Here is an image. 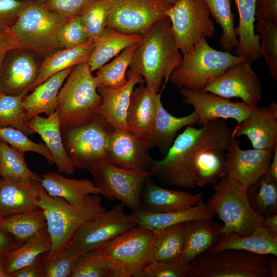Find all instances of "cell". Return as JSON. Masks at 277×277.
Here are the masks:
<instances>
[{
	"mask_svg": "<svg viewBox=\"0 0 277 277\" xmlns=\"http://www.w3.org/2000/svg\"><path fill=\"white\" fill-rule=\"evenodd\" d=\"M131 215L137 225L155 233L176 224L197 219H213L215 216L203 200L186 209L153 212L142 208Z\"/></svg>",
	"mask_w": 277,
	"mask_h": 277,
	"instance_id": "cell-26",
	"label": "cell"
},
{
	"mask_svg": "<svg viewBox=\"0 0 277 277\" xmlns=\"http://www.w3.org/2000/svg\"><path fill=\"white\" fill-rule=\"evenodd\" d=\"M39 205L45 217L51 246L42 255L43 260H50L61 251L71 246L78 230L86 222L104 213L99 194L87 196L81 205L76 206L65 200L49 195L41 186Z\"/></svg>",
	"mask_w": 277,
	"mask_h": 277,
	"instance_id": "cell-3",
	"label": "cell"
},
{
	"mask_svg": "<svg viewBox=\"0 0 277 277\" xmlns=\"http://www.w3.org/2000/svg\"><path fill=\"white\" fill-rule=\"evenodd\" d=\"M127 83L118 88H97L102 98L100 115L113 129L128 131L126 115L130 97L135 86L145 81L140 75L129 69Z\"/></svg>",
	"mask_w": 277,
	"mask_h": 277,
	"instance_id": "cell-22",
	"label": "cell"
},
{
	"mask_svg": "<svg viewBox=\"0 0 277 277\" xmlns=\"http://www.w3.org/2000/svg\"><path fill=\"white\" fill-rule=\"evenodd\" d=\"M113 129L101 117L78 126L61 128L65 148L75 169L91 173L102 164L110 163L107 142Z\"/></svg>",
	"mask_w": 277,
	"mask_h": 277,
	"instance_id": "cell-10",
	"label": "cell"
},
{
	"mask_svg": "<svg viewBox=\"0 0 277 277\" xmlns=\"http://www.w3.org/2000/svg\"><path fill=\"white\" fill-rule=\"evenodd\" d=\"M91 1L46 0L43 4L48 10L70 19L78 15Z\"/></svg>",
	"mask_w": 277,
	"mask_h": 277,
	"instance_id": "cell-51",
	"label": "cell"
},
{
	"mask_svg": "<svg viewBox=\"0 0 277 277\" xmlns=\"http://www.w3.org/2000/svg\"><path fill=\"white\" fill-rule=\"evenodd\" d=\"M180 94L183 102L193 107L199 125L219 119H232L238 124L256 107L243 102H232L202 90L181 88Z\"/></svg>",
	"mask_w": 277,
	"mask_h": 277,
	"instance_id": "cell-16",
	"label": "cell"
},
{
	"mask_svg": "<svg viewBox=\"0 0 277 277\" xmlns=\"http://www.w3.org/2000/svg\"><path fill=\"white\" fill-rule=\"evenodd\" d=\"M18 49L21 47L11 28L0 27V66L10 51Z\"/></svg>",
	"mask_w": 277,
	"mask_h": 277,
	"instance_id": "cell-53",
	"label": "cell"
},
{
	"mask_svg": "<svg viewBox=\"0 0 277 277\" xmlns=\"http://www.w3.org/2000/svg\"><path fill=\"white\" fill-rule=\"evenodd\" d=\"M232 130L222 119L208 122L199 127L188 126L175 137L165 156L153 160L149 172L160 182L192 189L196 186L193 164L201 152L209 148L226 150Z\"/></svg>",
	"mask_w": 277,
	"mask_h": 277,
	"instance_id": "cell-1",
	"label": "cell"
},
{
	"mask_svg": "<svg viewBox=\"0 0 277 277\" xmlns=\"http://www.w3.org/2000/svg\"><path fill=\"white\" fill-rule=\"evenodd\" d=\"M121 203L84 224L71 246L81 253L90 252L137 225L132 216L124 211Z\"/></svg>",
	"mask_w": 277,
	"mask_h": 277,
	"instance_id": "cell-14",
	"label": "cell"
},
{
	"mask_svg": "<svg viewBox=\"0 0 277 277\" xmlns=\"http://www.w3.org/2000/svg\"><path fill=\"white\" fill-rule=\"evenodd\" d=\"M89 40L79 15L68 19L61 27L57 35L60 48H74Z\"/></svg>",
	"mask_w": 277,
	"mask_h": 277,
	"instance_id": "cell-49",
	"label": "cell"
},
{
	"mask_svg": "<svg viewBox=\"0 0 277 277\" xmlns=\"http://www.w3.org/2000/svg\"><path fill=\"white\" fill-rule=\"evenodd\" d=\"M166 1H167L172 4H174L175 2L176 1V0H165Z\"/></svg>",
	"mask_w": 277,
	"mask_h": 277,
	"instance_id": "cell-61",
	"label": "cell"
},
{
	"mask_svg": "<svg viewBox=\"0 0 277 277\" xmlns=\"http://www.w3.org/2000/svg\"><path fill=\"white\" fill-rule=\"evenodd\" d=\"M210 15L222 30L219 42L225 51L236 48L239 41L234 27V15L231 8L230 0H203Z\"/></svg>",
	"mask_w": 277,
	"mask_h": 277,
	"instance_id": "cell-41",
	"label": "cell"
},
{
	"mask_svg": "<svg viewBox=\"0 0 277 277\" xmlns=\"http://www.w3.org/2000/svg\"><path fill=\"white\" fill-rule=\"evenodd\" d=\"M226 152V150L209 148L197 155L193 164L196 186L213 185L227 175Z\"/></svg>",
	"mask_w": 277,
	"mask_h": 277,
	"instance_id": "cell-35",
	"label": "cell"
},
{
	"mask_svg": "<svg viewBox=\"0 0 277 277\" xmlns=\"http://www.w3.org/2000/svg\"><path fill=\"white\" fill-rule=\"evenodd\" d=\"M244 135L253 148L273 151L277 144V104L256 106L250 115L237 124L232 137Z\"/></svg>",
	"mask_w": 277,
	"mask_h": 277,
	"instance_id": "cell-20",
	"label": "cell"
},
{
	"mask_svg": "<svg viewBox=\"0 0 277 277\" xmlns=\"http://www.w3.org/2000/svg\"><path fill=\"white\" fill-rule=\"evenodd\" d=\"M156 234L136 225L88 253L109 268L110 277H142L152 261Z\"/></svg>",
	"mask_w": 277,
	"mask_h": 277,
	"instance_id": "cell-4",
	"label": "cell"
},
{
	"mask_svg": "<svg viewBox=\"0 0 277 277\" xmlns=\"http://www.w3.org/2000/svg\"><path fill=\"white\" fill-rule=\"evenodd\" d=\"M139 34H128L107 28L95 42L93 50L88 60L92 72L97 70L109 60L118 55L127 47L138 43Z\"/></svg>",
	"mask_w": 277,
	"mask_h": 277,
	"instance_id": "cell-34",
	"label": "cell"
},
{
	"mask_svg": "<svg viewBox=\"0 0 277 277\" xmlns=\"http://www.w3.org/2000/svg\"><path fill=\"white\" fill-rule=\"evenodd\" d=\"M166 15L182 55L201 39L214 35V23L203 0H176Z\"/></svg>",
	"mask_w": 277,
	"mask_h": 277,
	"instance_id": "cell-11",
	"label": "cell"
},
{
	"mask_svg": "<svg viewBox=\"0 0 277 277\" xmlns=\"http://www.w3.org/2000/svg\"><path fill=\"white\" fill-rule=\"evenodd\" d=\"M70 67L54 74L35 87L33 91L23 99L28 121L44 113L47 116L55 112L58 103V95L65 81L73 69Z\"/></svg>",
	"mask_w": 277,
	"mask_h": 277,
	"instance_id": "cell-27",
	"label": "cell"
},
{
	"mask_svg": "<svg viewBox=\"0 0 277 277\" xmlns=\"http://www.w3.org/2000/svg\"><path fill=\"white\" fill-rule=\"evenodd\" d=\"M0 177H1V176H0Z\"/></svg>",
	"mask_w": 277,
	"mask_h": 277,
	"instance_id": "cell-63",
	"label": "cell"
},
{
	"mask_svg": "<svg viewBox=\"0 0 277 277\" xmlns=\"http://www.w3.org/2000/svg\"><path fill=\"white\" fill-rule=\"evenodd\" d=\"M239 13V24L235 28L239 43L235 55L251 63L260 58V36L255 33L256 0H235Z\"/></svg>",
	"mask_w": 277,
	"mask_h": 277,
	"instance_id": "cell-31",
	"label": "cell"
},
{
	"mask_svg": "<svg viewBox=\"0 0 277 277\" xmlns=\"http://www.w3.org/2000/svg\"><path fill=\"white\" fill-rule=\"evenodd\" d=\"M24 154L0 140L1 177L39 181L41 176L29 169Z\"/></svg>",
	"mask_w": 277,
	"mask_h": 277,
	"instance_id": "cell-42",
	"label": "cell"
},
{
	"mask_svg": "<svg viewBox=\"0 0 277 277\" xmlns=\"http://www.w3.org/2000/svg\"><path fill=\"white\" fill-rule=\"evenodd\" d=\"M138 43L127 47L110 63L97 70L95 77L97 88H118L127 83L126 73Z\"/></svg>",
	"mask_w": 277,
	"mask_h": 277,
	"instance_id": "cell-38",
	"label": "cell"
},
{
	"mask_svg": "<svg viewBox=\"0 0 277 277\" xmlns=\"http://www.w3.org/2000/svg\"><path fill=\"white\" fill-rule=\"evenodd\" d=\"M261 226L270 233L277 235V213L263 217Z\"/></svg>",
	"mask_w": 277,
	"mask_h": 277,
	"instance_id": "cell-57",
	"label": "cell"
},
{
	"mask_svg": "<svg viewBox=\"0 0 277 277\" xmlns=\"http://www.w3.org/2000/svg\"><path fill=\"white\" fill-rule=\"evenodd\" d=\"M229 249L277 256V235L270 233L260 226L248 235L235 233L222 235L217 243L209 250L220 251Z\"/></svg>",
	"mask_w": 277,
	"mask_h": 277,
	"instance_id": "cell-32",
	"label": "cell"
},
{
	"mask_svg": "<svg viewBox=\"0 0 277 277\" xmlns=\"http://www.w3.org/2000/svg\"><path fill=\"white\" fill-rule=\"evenodd\" d=\"M39 3L44 4L46 0H37Z\"/></svg>",
	"mask_w": 277,
	"mask_h": 277,
	"instance_id": "cell-62",
	"label": "cell"
},
{
	"mask_svg": "<svg viewBox=\"0 0 277 277\" xmlns=\"http://www.w3.org/2000/svg\"><path fill=\"white\" fill-rule=\"evenodd\" d=\"M45 228H47V223L42 209L0 220V229L22 243Z\"/></svg>",
	"mask_w": 277,
	"mask_h": 277,
	"instance_id": "cell-39",
	"label": "cell"
},
{
	"mask_svg": "<svg viewBox=\"0 0 277 277\" xmlns=\"http://www.w3.org/2000/svg\"><path fill=\"white\" fill-rule=\"evenodd\" d=\"M73 246L63 249L54 259L43 260V277H70L73 265L81 254Z\"/></svg>",
	"mask_w": 277,
	"mask_h": 277,
	"instance_id": "cell-47",
	"label": "cell"
},
{
	"mask_svg": "<svg viewBox=\"0 0 277 277\" xmlns=\"http://www.w3.org/2000/svg\"><path fill=\"white\" fill-rule=\"evenodd\" d=\"M27 125L35 133L38 134L50 151L58 172L73 175L75 168L64 145L56 110L47 117L36 116Z\"/></svg>",
	"mask_w": 277,
	"mask_h": 277,
	"instance_id": "cell-25",
	"label": "cell"
},
{
	"mask_svg": "<svg viewBox=\"0 0 277 277\" xmlns=\"http://www.w3.org/2000/svg\"><path fill=\"white\" fill-rule=\"evenodd\" d=\"M255 29L260 36V56L263 57L271 77L277 81V22L256 19Z\"/></svg>",
	"mask_w": 277,
	"mask_h": 277,
	"instance_id": "cell-45",
	"label": "cell"
},
{
	"mask_svg": "<svg viewBox=\"0 0 277 277\" xmlns=\"http://www.w3.org/2000/svg\"><path fill=\"white\" fill-rule=\"evenodd\" d=\"M261 89L258 75L247 60L230 67L202 90L227 99L239 98L248 105L258 106Z\"/></svg>",
	"mask_w": 277,
	"mask_h": 277,
	"instance_id": "cell-15",
	"label": "cell"
},
{
	"mask_svg": "<svg viewBox=\"0 0 277 277\" xmlns=\"http://www.w3.org/2000/svg\"><path fill=\"white\" fill-rule=\"evenodd\" d=\"M152 149L148 141L128 131L113 129L107 142V152L110 162L121 168L149 172L153 159L149 150Z\"/></svg>",
	"mask_w": 277,
	"mask_h": 277,
	"instance_id": "cell-18",
	"label": "cell"
},
{
	"mask_svg": "<svg viewBox=\"0 0 277 277\" xmlns=\"http://www.w3.org/2000/svg\"><path fill=\"white\" fill-rule=\"evenodd\" d=\"M190 263L181 259L152 261L145 268L142 277H188Z\"/></svg>",
	"mask_w": 277,
	"mask_h": 277,
	"instance_id": "cell-48",
	"label": "cell"
},
{
	"mask_svg": "<svg viewBox=\"0 0 277 277\" xmlns=\"http://www.w3.org/2000/svg\"><path fill=\"white\" fill-rule=\"evenodd\" d=\"M269 273L270 277L277 276V259L276 256L271 255L269 258Z\"/></svg>",
	"mask_w": 277,
	"mask_h": 277,
	"instance_id": "cell-59",
	"label": "cell"
},
{
	"mask_svg": "<svg viewBox=\"0 0 277 277\" xmlns=\"http://www.w3.org/2000/svg\"><path fill=\"white\" fill-rule=\"evenodd\" d=\"M149 177L144 185L142 208L153 212H169L191 208L202 201L201 192L195 194L181 190H171L155 184Z\"/></svg>",
	"mask_w": 277,
	"mask_h": 277,
	"instance_id": "cell-24",
	"label": "cell"
},
{
	"mask_svg": "<svg viewBox=\"0 0 277 277\" xmlns=\"http://www.w3.org/2000/svg\"><path fill=\"white\" fill-rule=\"evenodd\" d=\"M42 255L29 264L12 273L11 277H43L44 263Z\"/></svg>",
	"mask_w": 277,
	"mask_h": 277,
	"instance_id": "cell-55",
	"label": "cell"
},
{
	"mask_svg": "<svg viewBox=\"0 0 277 277\" xmlns=\"http://www.w3.org/2000/svg\"><path fill=\"white\" fill-rule=\"evenodd\" d=\"M269 263L266 255L208 250L192 261L188 277H270Z\"/></svg>",
	"mask_w": 277,
	"mask_h": 277,
	"instance_id": "cell-9",
	"label": "cell"
},
{
	"mask_svg": "<svg viewBox=\"0 0 277 277\" xmlns=\"http://www.w3.org/2000/svg\"><path fill=\"white\" fill-rule=\"evenodd\" d=\"M51 246V238L47 229L38 232L4 256L6 272L11 277L12 273L29 264L39 255L49 251Z\"/></svg>",
	"mask_w": 277,
	"mask_h": 277,
	"instance_id": "cell-36",
	"label": "cell"
},
{
	"mask_svg": "<svg viewBox=\"0 0 277 277\" xmlns=\"http://www.w3.org/2000/svg\"><path fill=\"white\" fill-rule=\"evenodd\" d=\"M39 181L0 177V220L41 210Z\"/></svg>",
	"mask_w": 277,
	"mask_h": 277,
	"instance_id": "cell-21",
	"label": "cell"
},
{
	"mask_svg": "<svg viewBox=\"0 0 277 277\" xmlns=\"http://www.w3.org/2000/svg\"><path fill=\"white\" fill-rule=\"evenodd\" d=\"M182 59L172 34L170 21L166 17L141 34L129 70L141 76L146 86L158 93L163 79L165 83L169 80Z\"/></svg>",
	"mask_w": 277,
	"mask_h": 277,
	"instance_id": "cell-2",
	"label": "cell"
},
{
	"mask_svg": "<svg viewBox=\"0 0 277 277\" xmlns=\"http://www.w3.org/2000/svg\"><path fill=\"white\" fill-rule=\"evenodd\" d=\"M91 174L100 196L119 201L132 212L142 208V190L147 180L152 177L150 172L127 170L106 163Z\"/></svg>",
	"mask_w": 277,
	"mask_h": 277,
	"instance_id": "cell-12",
	"label": "cell"
},
{
	"mask_svg": "<svg viewBox=\"0 0 277 277\" xmlns=\"http://www.w3.org/2000/svg\"><path fill=\"white\" fill-rule=\"evenodd\" d=\"M36 53L18 49L10 51L0 66V91L25 96L37 78L42 62Z\"/></svg>",
	"mask_w": 277,
	"mask_h": 277,
	"instance_id": "cell-17",
	"label": "cell"
},
{
	"mask_svg": "<svg viewBox=\"0 0 277 277\" xmlns=\"http://www.w3.org/2000/svg\"><path fill=\"white\" fill-rule=\"evenodd\" d=\"M29 0H0V27L11 28Z\"/></svg>",
	"mask_w": 277,
	"mask_h": 277,
	"instance_id": "cell-52",
	"label": "cell"
},
{
	"mask_svg": "<svg viewBox=\"0 0 277 277\" xmlns=\"http://www.w3.org/2000/svg\"><path fill=\"white\" fill-rule=\"evenodd\" d=\"M109 268L88 252L81 253L76 260L70 277H110Z\"/></svg>",
	"mask_w": 277,
	"mask_h": 277,
	"instance_id": "cell-50",
	"label": "cell"
},
{
	"mask_svg": "<svg viewBox=\"0 0 277 277\" xmlns=\"http://www.w3.org/2000/svg\"><path fill=\"white\" fill-rule=\"evenodd\" d=\"M247 194L252 207L261 216L277 213V181L266 173L247 188Z\"/></svg>",
	"mask_w": 277,
	"mask_h": 277,
	"instance_id": "cell-40",
	"label": "cell"
},
{
	"mask_svg": "<svg viewBox=\"0 0 277 277\" xmlns=\"http://www.w3.org/2000/svg\"><path fill=\"white\" fill-rule=\"evenodd\" d=\"M23 244L9 234L0 229V256H5Z\"/></svg>",
	"mask_w": 277,
	"mask_h": 277,
	"instance_id": "cell-56",
	"label": "cell"
},
{
	"mask_svg": "<svg viewBox=\"0 0 277 277\" xmlns=\"http://www.w3.org/2000/svg\"><path fill=\"white\" fill-rule=\"evenodd\" d=\"M0 140L24 154L27 152L36 153L43 156L49 164L54 163L52 154L44 143L32 141L15 128L0 127Z\"/></svg>",
	"mask_w": 277,
	"mask_h": 277,
	"instance_id": "cell-46",
	"label": "cell"
},
{
	"mask_svg": "<svg viewBox=\"0 0 277 277\" xmlns=\"http://www.w3.org/2000/svg\"><path fill=\"white\" fill-rule=\"evenodd\" d=\"M111 0H92L78 15L89 40L97 41L104 33Z\"/></svg>",
	"mask_w": 277,
	"mask_h": 277,
	"instance_id": "cell-43",
	"label": "cell"
},
{
	"mask_svg": "<svg viewBox=\"0 0 277 277\" xmlns=\"http://www.w3.org/2000/svg\"><path fill=\"white\" fill-rule=\"evenodd\" d=\"M156 234L152 261H167L180 259L185 241V222L169 226Z\"/></svg>",
	"mask_w": 277,
	"mask_h": 277,
	"instance_id": "cell-37",
	"label": "cell"
},
{
	"mask_svg": "<svg viewBox=\"0 0 277 277\" xmlns=\"http://www.w3.org/2000/svg\"><path fill=\"white\" fill-rule=\"evenodd\" d=\"M247 60L228 51L217 50L204 38L183 55L180 65L169 80L180 89L202 90L230 67Z\"/></svg>",
	"mask_w": 277,
	"mask_h": 277,
	"instance_id": "cell-7",
	"label": "cell"
},
{
	"mask_svg": "<svg viewBox=\"0 0 277 277\" xmlns=\"http://www.w3.org/2000/svg\"><path fill=\"white\" fill-rule=\"evenodd\" d=\"M95 45V41L89 40L77 47L58 49L47 55L41 62L38 75L30 90L54 74L82 63L87 62Z\"/></svg>",
	"mask_w": 277,
	"mask_h": 277,
	"instance_id": "cell-33",
	"label": "cell"
},
{
	"mask_svg": "<svg viewBox=\"0 0 277 277\" xmlns=\"http://www.w3.org/2000/svg\"><path fill=\"white\" fill-rule=\"evenodd\" d=\"M87 62L74 67L61 87L56 111L61 128L78 126L100 117L102 98Z\"/></svg>",
	"mask_w": 277,
	"mask_h": 277,
	"instance_id": "cell-5",
	"label": "cell"
},
{
	"mask_svg": "<svg viewBox=\"0 0 277 277\" xmlns=\"http://www.w3.org/2000/svg\"><path fill=\"white\" fill-rule=\"evenodd\" d=\"M272 155L269 150L242 149L232 137L226 152L227 175L248 188L267 172Z\"/></svg>",
	"mask_w": 277,
	"mask_h": 277,
	"instance_id": "cell-19",
	"label": "cell"
},
{
	"mask_svg": "<svg viewBox=\"0 0 277 277\" xmlns=\"http://www.w3.org/2000/svg\"><path fill=\"white\" fill-rule=\"evenodd\" d=\"M39 183L49 195L62 198L76 206L83 204L87 196L99 194L94 182L87 179L67 178L57 172L43 174Z\"/></svg>",
	"mask_w": 277,
	"mask_h": 277,
	"instance_id": "cell-28",
	"label": "cell"
},
{
	"mask_svg": "<svg viewBox=\"0 0 277 277\" xmlns=\"http://www.w3.org/2000/svg\"><path fill=\"white\" fill-rule=\"evenodd\" d=\"M266 174L274 180L277 181V144L273 149L272 157Z\"/></svg>",
	"mask_w": 277,
	"mask_h": 277,
	"instance_id": "cell-58",
	"label": "cell"
},
{
	"mask_svg": "<svg viewBox=\"0 0 277 277\" xmlns=\"http://www.w3.org/2000/svg\"><path fill=\"white\" fill-rule=\"evenodd\" d=\"M161 93H159L156 114L147 141L151 148L157 147L166 153L177 132L183 127L197 124V118L194 111L183 117L172 115L164 107Z\"/></svg>",
	"mask_w": 277,
	"mask_h": 277,
	"instance_id": "cell-30",
	"label": "cell"
},
{
	"mask_svg": "<svg viewBox=\"0 0 277 277\" xmlns=\"http://www.w3.org/2000/svg\"><path fill=\"white\" fill-rule=\"evenodd\" d=\"M214 193L206 203L222 221V235L251 233L261 226L263 217L252 207L247 187L228 175L212 185Z\"/></svg>",
	"mask_w": 277,
	"mask_h": 277,
	"instance_id": "cell-6",
	"label": "cell"
},
{
	"mask_svg": "<svg viewBox=\"0 0 277 277\" xmlns=\"http://www.w3.org/2000/svg\"><path fill=\"white\" fill-rule=\"evenodd\" d=\"M222 224L213 219H202L185 222L186 236L180 259L191 263L195 258L214 246L220 239Z\"/></svg>",
	"mask_w": 277,
	"mask_h": 277,
	"instance_id": "cell-29",
	"label": "cell"
},
{
	"mask_svg": "<svg viewBox=\"0 0 277 277\" xmlns=\"http://www.w3.org/2000/svg\"><path fill=\"white\" fill-rule=\"evenodd\" d=\"M68 19L48 10L37 0H29L11 27V30L21 49L48 55L61 49L57 35L61 27Z\"/></svg>",
	"mask_w": 277,
	"mask_h": 277,
	"instance_id": "cell-8",
	"label": "cell"
},
{
	"mask_svg": "<svg viewBox=\"0 0 277 277\" xmlns=\"http://www.w3.org/2000/svg\"><path fill=\"white\" fill-rule=\"evenodd\" d=\"M139 83L134 89L126 115L128 131L147 141L156 116L158 93L151 91L144 84Z\"/></svg>",
	"mask_w": 277,
	"mask_h": 277,
	"instance_id": "cell-23",
	"label": "cell"
},
{
	"mask_svg": "<svg viewBox=\"0 0 277 277\" xmlns=\"http://www.w3.org/2000/svg\"><path fill=\"white\" fill-rule=\"evenodd\" d=\"M255 18L277 22V0H256Z\"/></svg>",
	"mask_w": 277,
	"mask_h": 277,
	"instance_id": "cell-54",
	"label": "cell"
},
{
	"mask_svg": "<svg viewBox=\"0 0 277 277\" xmlns=\"http://www.w3.org/2000/svg\"><path fill=\"white\" fill-rule=\"evenodd\" d=\"M24 97L0 91V127H13L28 136L35 133L27 125V113L23 105Z\"/></svg>",
	"mask_w": 277,
	"mask_h": 277,
	"instance_id": "cell-44",
	"label": "cell"
},
{
	"mask_svg": "<svg viewBox=\"0 0 277 277\" xmlns=\"http://www.w3.org/2000/svg\"><path fill=\"white\" fill-rule=\"evenodd\" d=\"M5 256H0V277H10L5 267Z\"/></svg>",
	"mask_w": 277,
	"mask_h": 277,
	"instance_id": "cell-60",
	"label": "cell"
},
{
	"mask_svg": "<svg viewBox=\"0 0 277 277\" xmlns=\"http://www.w3.org/2000/svg\"><path fill=\"white\" fill-rule=\"evenodd\" d=\"M173 5L165 0H111L106 28L141 35L166 17L167 11Z\"/></svg>",
	"mask_w": 277,
	"mask_h": 277,
	"instance_id": "cell-13",
	"label": "cell"
}]
</instances>
